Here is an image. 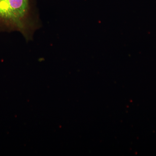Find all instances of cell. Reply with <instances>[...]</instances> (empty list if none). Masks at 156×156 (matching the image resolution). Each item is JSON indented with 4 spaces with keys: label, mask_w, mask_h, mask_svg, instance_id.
I'll use <instances>...</instances> for the list:
<instances>
[{
    "label": "cell",
    "mask_w": 156,
    "mask_h": 156,
    "mask_svg": "<svg viewBox=\"0 0 156 156\" xmlns=\"http://www.w3.org/2000/svg\"><path fill=\"white\" fill-rule=\"evenodd\" d=\"M41 25L34 0H0V32H18L28 42Z\"/></svg>",
    "instance_id": "obj_1"
}]
</instances>
